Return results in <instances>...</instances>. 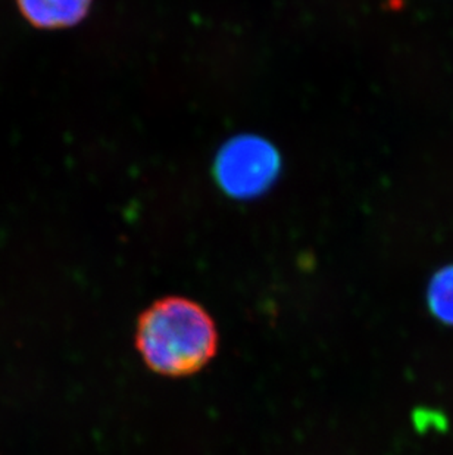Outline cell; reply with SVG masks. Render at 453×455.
I'll return each mask as SVG.
<instances>
[{
    "instance_id": "obj_4",
    "label": "cell",
    "mask_w": 453,
    "mask_h": 455,
    "mask_svg": "<svg viewBox=\"0 0 453 455\" xmlns=\"http://www.w3.org/2000/svg\"><path fill=\"white\" fill-rule=\"evenodd\" d=\"M428 307L441 322L453 326V264L433 275L427 291Z\"/></svg>"
},
{
    "instance_id": "obj_2",
    "label": "cell",
    "mask_w": 453,
    "mask_h": 455,
    "mask_svg": "<svg viewBox=\"0 0 453 455\" xmlns=\"http://www.w3.org/2000/svg\"><path fill=\"white\" fill-rule=\"evenodd\" d=\"M278 167L280 159L270 143L246 136L226 143L217 158L215 174L226 194L252 198L273 183Z\"/></svg>"
},
{
    "instance_id": "obj_1",
    "label": "cell",
    "mask_w": 453,
    "mask_h": 455,
    "mask_svg": "<svg viewBox=\"0 0 453 455\" xmlns=\"http://www.w3.org/2000/svg\"><path fill=\"white\" fill-rule=\"evenodd\" d=\"M136 345L156 373L180 378L203 369L217 353L219 333L205 308L186 298H163L141 314Z\"/></svg>"
},
{
    "instance_id": "obj_3",
    "label": "cell",
    "mask_w": 453,
    "mask_h": 455,
    "mask_svg": "<svg viewBox=\"0 0 453 455\" xmlns=\"http://www.w3.org/2000/svg\"><path fill=\"white\" fill-rule=\"evenodd\" d=\"M93 0H17L27 21L44 30L67 28L83 21Z\"/></svg>"
}]
</instances>
